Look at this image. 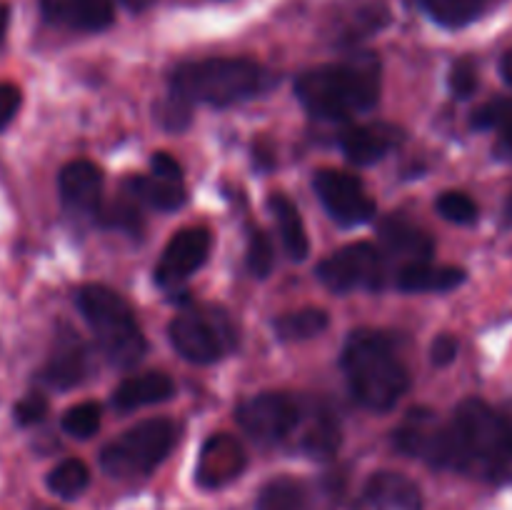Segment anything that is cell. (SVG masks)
Here are the masks:
<instances>
[{"instance_id": "obj_1", "label": "cell", "mask_w": 512, "mask_h": 510, "mask_svg": "<svg viewBox=\"0 0 512 510\" xmlns=\"http://www.w3.org/2000/svg\"><path fill=\"white\" fill-rule=\"evenodd\" d=\"M512 463V433L500 408L480 398H465L445 430L440 468L475 478H493Z\"/></svg>"}, {"instance_id": "obj_2", "label": "cell", "mask_w": 512, "mask_h": 510, "mask_svg": "<svg viewBox=\"0 0 512 510\" xmlns=\"http://www.w3.org/2000/svg\"><path fill=\"white\" fill-rule=\"evenodd\" d=\"M300 103L323 120H348L380 100V60L373 53L305 70L295 83Z\"/></svg>"}, {"instance_id": "obj_3", "label": "cell", "mask_w": 512, "mask_h": 510, "mask_svg": "<svg viewBox=\"0 0 512 510\" xmlns=\"http://www.w3.org/2000/svg\"><path fill=\"white\" fill-rule=\"evenodd\" d=\"M343 368L353 398L378 413L395 408L410 388V373L393 343L375 330H355L350 335L343 350Z\"/></svg>"}, {"instance_id": "obj_4", "label": "cell", "mask_w": 512, "mask_h": 510, "mask_svg": "<svg viewBox=\"0 0 512 510\" xmlns=\"http://www.w3.org/2000/svg\"><path fill=\"white\" fill-rule=\"evenodd\" d=\"M273 75L250 58L190 60L175 68L173 93L188 103L233 105L265 93Z\"/></svg>"}, {"instance_id": "obj_5", "label": "cell", "mask_w": 512, "mask_h": 510, "mask_svg": "<svg viewBox=\"0 0 512 510\" xmlns=\"http://www.w3.org/2000/svg\"><path fill=\"white\" fill-rule=\"evenodd\" d=\"M80 313L93 328L100 348L108 360L118 368H130L145 353V338L135 320L133 308L123 295L115 293L108 285L90 283L83 285L75 295Z\"/></svg>"}, {"instance_id": "obj_6", "label": "cell", "mask_w": 512, "mask_h": 510, "mask_svg": "<svg viewBox=\"0 0 512 510\" xmlns=\"http://www.w3.org/2000/svg\"><path fill=\"white\" fill-rule=\"evenodd\" d=\"M178 430L168 418H150L125 430L100 453V465L113 478H143L150 475L173 450Z\"/></svg>"}, {"instance_id": "obj_7", "label": "cell", "mask_w": 512, "mask_h": 510, "mask_svg": "<svg viewBox=\"0 0 512 510\" xmlns=\"http://www.w3.org/2000/svg\"><path fill=\"white\" fill-rule=\"evenodd\" d=\"M170 343L190 363H215L235 348V325L218 305H193L173 318Z\"/></svg>"}, {"instance_id": "obj_8", "label": "cell", "mask_w": 512, "mask_h": 510, "mask_svg": "<svg viewBox=\"0 0 512 510\" xmlns=\"http://www.w3.org/2000/svg\"><path fill=\"white\" fill-rule=\"evenodd\" d=\"M310 405L290 393H260L235 410L240 428L258 443H280L303 428Z\"/></svg>"}, {"instance_id": "obj_9", "label": "cell", "mask_w": 512, "mask_h": 510, "mask_svg": "<svg viewBox=\"0 0 512 510\" xmlns=\"http://www.w3.org/2000/svg\"><path fill=\"white\" fill-rule=\"evenodd\" d=\"M318 278L335 293L375 290L383 285L385 258L375 245L350 243L318 265Z\"/></svg>"}, {"instance_id": "obj_10", "label": "cell", "mask_w": 512, "mask_h": 510, "mask_svg": "<svg viewBox=\"0 0 512 510\" xmlns=\"http://www.w3.org/2000/svg\"><path fill=\"white\" fill-rule=\"evenodd\" d=\"M315 193L340 225L368 223L375 215V203L365 185L345 170L325 168L315 173Z\"/></svg>"}, {"instance_id": "obj_11", "label": "cell", "mask_w": 512, "mask_h": 510, "mask_svg": "<svg viewBox=\"0 0 512 510\" xmlns=\"http://www.w3.org/2000/svg\"><path fill=\"white\" fill-rule=\"evenodd\" d=\"M210 233L205 228H183L170 238L155 265V283L165 290L178 288L190 278L210 253Z\"/></svg>"}, {"instance_id": "obj_12", "label": "cell", "mask_w": 512, "mask_h": 510, "mask_svg": "<svg viewBox=\"0 0 512 510\" xmlns=\"http://www.w3.org/2000/svg\"><path fill=\"white\" fill-rule=\"evenodd\" d=\"M445 430L448 423H440L430 408H413L395 430V445L410 458L425 460L433 468L443 465Z\"/></svg>"}, {"instance_id": "obj_13", "label": "cell", "mask_w": 512, "mask_h": 510, "mask_svg": "<svg viewBox=\"0 0 512 510\" xmlns=\"http://www.w3.org/2000/svg\"><path fill=\"white\" fill-rule=\"evenodd\" d=\"M245 470V450L238 443V438L228 433L213 435V438L205 440L203 450L198 455V468H195V480L203 488L215 490L225 488L228 483H233L235 478H240V473Z\"/></svg>"}, {"instance_id": "obj_14", "label": "cell", "mask_w": 512, "mask_h": 510, "mask_svg": "<svg viewBox=\"0 0 512 510\" xmlns=\"http://www.w3.org/2000/svg\"><path fill=\"white\" fill-rule=\"evenodd\" d=\"M390 13L383 0H350L328 18V35L338 45H353L388 23Z\"/></svg>"}, {"instance_id": "obj_15", "label": "cell", "mask_w": 512, "mask_h": 510, "mask_svg": "<svg viewBox=\"0 0 512 510\" xmlns=\"http://www.w3.org/2000/svg\"><path fill=\"white\" fill-rule=\"evenodd\" d=\"M40 13L48 23L78 33H100L115 20L113 0H40Z\"/></svg>"}, {"instance_id": "obj_16", "label": "cell", "mask_w": 512, "mask_h": 510, "mask_svg": "<svg viewBox=\"0 0 512 510\" xmlns=\"http://www.w3.org/2000/svg\"><path fill=\"white\" fill-rule=\"evenodd\" d=\"M355 510H423V495L410 478L383 470L370 475Z\"/></svg>"}, {"instance_id": "obj_17", "label": "cell", "mask_w": 512, "mask_h": 510, "mask_svg": "<svg viewBox=\"0 0 512 510\" xmlns=\"http://www.w3.org/2000/svg\"><path fill=\"white\" fill-rule=\"evenodd\" d=\"M60 198L78 213H98L103 205V173L90 160H73L60 170Z\"/></svg>"}, {"instance_id": "obj_18", "label": "cell", "mask_w": 512, "mask_h": 510, "mask_svg": "<svg viewBox=\"0 0 512 510\" xmlns=\"http://www.w3.org/2000/svg\"><path fill=\"white\" fill-rule=\"evenodd\" d=\"M400 140H403V133L395 125L365 123L345 130L340 145H343V153L350 163L373 165L378 160H383L390 150L398 148Z\"/></svg>"}, {"instance_id": "obj_19", "label": "cell", "mask_w": 512, "mask_h": 510, "mask_svg": "<svg viewBox=\"0 0 512 510\" xmlns=\"http://www.w3.org/2000/svg\"><path fill=\"white\" fill-rule=\"evenodd\" d=\"M85 375H88V350H85L83 340L68 330L55 340L53 353L43 368V380L53 388L68 390L83 383Z\"/></svg>"}, {"instance_id": "obj_20", "label": "cell", "mask_w": 512, "mask_h": 510, "mask_svg": "<svg viewBox=\"0 0 512 510\" xmlns=\"http://www.w3.org/2000/svg\"><path fill=\"white\" fill-rule=\"evenodd\" d=\"M380 240H383V248L388 253V258H395L405 265L413 263H425L433 255V240L425 230H420L418 225H413L410 220L393 218L383 220L380 225Z\"/></svg>"}, {"instance_id": "obj_21", "label": "cell", "mask_w": 512, "mask_h": 510, "mask_svg": "<svg viewBox=\"0 0 512 510\" xmlns=\"http://www.w3.org/2000/svg\"><path fill=\"white\" fill-rule=\"evenodd\" d=\"M175 385L173 380L158 370H148V373H138L125 378L123 383L115 388L113 405L118 410H138L145 405L163 403V400L173 398Z\"/></svg>"}, {"instance_id": "obj_22", "label": "cell", "mask_w": 512, "mask_h": 510, "mask_svg": "<svg viewBox=\"0 0 512 510\" xmlns=\"http://www.w3.org/2000/svg\"><path fill=\"white\" fill-rule=\"evenodd\" d=\"M465 280V270L455 265L425 263L405 265L398 270V285L405 293H448Z\"/></svg>"}, {"instance_id": "obj_23", "label": "cell", "mask_w": 512, "mask_h": 510, "mask_svg": "<svg viewBox=\"0 0 512 510\" xmlns=\"http://www.w3.org/2000/svg\"><path fill=\"white\" fill-rule=\"evenodd\" d=\"M125 188L140 203L158 210H178L185 203V188L180 178H168L155 170L148 175H133L125 180Z\"/></svg>"}, {"instance_id": "obj_24", "label": "cell", "mask_w": 512, "mask_h": 510, "mask_svg": "<svg viewBox=\"0 0 512 510\" xmlns=\"http://www.w3.org/2000/svg\"><path fill=\"white\" fill-rule=\"evenodd\" d=\"M298 448L310 458L325 460L338 453L340 448V425L335 423L328 410L310 408L303 428L298 430Z\"/></svg>"}, {"instance_id": "obj_25", "label": "cell", "mask_w": 512, "mask_h": 510, "mask_svg": "<svg viewBox=\"0 0 512 510\" xmlns=\"http://www.w3.org/2000/svg\"><path fill=\"white\" fill-rule=\"evenodd\" d=\"M270 213H273L275 225H278V235L283 240L285 253L293 260H303L308 255V230H305L303 215L295 208V203L285 195H270Z\"/></svg>"}, {"instance_id": "obj_26", "label": "cell", "mask_w": 512, "mask_h": 510, "mask_svg": "<svg viewBox=\"0 0 512 510\" xmlns=\"http://www.w3.org/2000/svg\"><path fill=\"white\" fill-rule=\"evenodd\" d=\"M258 510H313V493L303 480L275 478L260 490Z\"/></svg>"}, {"instance_id": "obj_27", "label": "cell", "mask_w": 512, "mask_h": 510, "mask_svg": "<svg viewBox=\"0 0 512 510\" xmlns=\"http://www.w3.org/2000/svg\"><path fill=\"white\" fill-rule=\"evenodd\" d=\"M473 125L483 130H498L495 155L512 158V98H498L480 105L473 113Z\"/></svg>"}, {"instance_id": "obj_28", "label": "cell", "mask_w": 512, "mask_h": 510, "mask_svg": "<svg viewBox=\"0 0 512 510\" xmlns=\"http://www.w3.org/2000/svg\"><path fill=\"white\" fill-rule=\"evenodd\" d=\"M420 5L443 28H465L485 10V0H420Z\"/></svg>"}, {"instance_id": "obj_29", "label": "cell", "mask_w": 512, "mask_h": 510, "mask_svg": "<svg viewBox=\"0 0 512 510\" xmlns=\"http://www.w3.org/2000/svg\"><path fill=\"white\" fill-rule=\"evenodd\" d=\"M328 313L323 308H300L275 320V333L280 340H308L328 328Z\"/></svg>"}, {"instance_id": "obj_30", "label": "cell", "mask_w": 512, "mask_h": 510, "mask_svg": "<svg viewBox=\"0 0 512 510\" xmlns=\"http://www.w3.org/2000/svg\"><path fill=\"white\" fill-rule=\"evenodd\" d=\"M48 483V490L53 495L63 500H75L78 495H83L90 485V470L83 460L68 458L63 463L55 465L53 470L45 478Z\"/></svg>"}, {"instance_id": "obj_31", "label": "cell", "mask_w": 512, "mask_h": 510, "mask_svg": "<svg viewBox=\"0 0 512 510\" xmlns=\"http://www.w3.org/2000/svg\"><path fill=\"white\" fill-rule=\"evenodd\" d=\"M100 420H103V413H100V405L88 400V403H78L73 408L65 410L63 415V430L70 435V438H93L100 428Z\"/></svg>"}, {"instance_id": "obj_32", "label": "cell", "mask_w": 512, "mask_h": 510, "mask_svg": "<svg viewBox=\"0 0 512 510\" xmlns=\"http://www.w3.org/2000/svg\"><path fill=\"white\" fill-rule=\"evenodd\" d=\"M435 208L450 223L470 225L478 220V205H475V200L468 193H460V190H448V193L440 195Z\"/></svg>"}, {"instance_id": "obj_33", "label": "cell", "mask_w": 512, "mask_h": 510, "mask_svg": "<svg viewBox=\"0 0 512 510\" xmlns=\"http://www.w3.org/2000/svg\"><path fill=\"white\" fill-rule=\"evenodd\" d=\"M95 215L108 228H118L133 235H140V230H143V218H140L138 208L133 203H128V200H115V203L105 205V208L100 205V210Z\"/></svg>"}, {"instance_id": "obj_34", "label": "cell", "mask_w": 512, "mask_h": 510, "mask_svg": "<svg viewBox=\"0 0 512 510\" xmlns=\"http://www.w3.org/2000/svg\"><path fill=\"white\" fill-rule=\"evenodd\" d=\"M248 270L255 278H268L275 265V250L263 230L253 228L248 235Z\"/></svg>"}, {"instance_id": "obj_35", "label": "cell", "mask_w": 512, "mask_h": 510, "mask_svg": "<svg viewBox=\"0 0 512 510\" xmlns=\"http://www.w3.org/2000/svg\"><path fill=\"white\" fill-rule=\"evenodd\" d=\"M478 88V70H475L473 60L463 58L453 65L450 70V90H453L458 98H470Z\"/></svg>"}, {"instance_id": "obj_36", "label": "cell", "mask_w": 512, "mask_h": 510, "mask_svg": "<svg viewBox=\"0 0 512 510\" xmlns=\"http://www.w3.org/2000/svg\"><path fill=\"white\" fill-rule=\"evenodd\" d=\"M48 413V400L40 393H28L23 400H18L15 405V420L20 425H35L45 418Z\"/></svg>"}, {"instance_id": "obj_37", "label": "cell", "mask_w": 512, "mask_h": 510, "mask_svg": "<svg viewBox=\"0 0 512 510\" xmlns=\"http://www.w3.org/2000/svg\"><path fill=\"white\" fill-rule=\"evenodd\" d=\"M20 103H23V93L18 85L0 83V130L8 128L13 118L18 115Z\"/></svg>"}, {"instance_id": "obj_38", "label": "cell", "mask_w": 512, "mask_h": 510, "mask_svg": "<svg viewBox=\"0 0 512 510\" xmlns=\"http://www.w3.org/2000/svg\"><path fill=\"white\" fill-rule=\"evenodd\" d=\"M458 355V340L453 335H438L433 340V350H430V358H433L435 365H450Z\"/></svg>"}, {"instance_id": "obj_39", "label": "cell", "mask_w": 512, "mask_h": 510, "mask_svg": "<svg viewBox=\"0 0 512 510\" xmlns=\"http://www.w3.org/2000/svg\"><path fill=\"white\" fill-rule=\"evenodd\" d=\"M150 168L160 175H168V178H180L183 180V168H180L178 160L168 153H155L150 160Z\"/></svg>"}, {"instance_id": "obj_40", "label": "cell", "mask_w": 512, "mask_h": 510, "mask_svg": "<svg viewBox=\"0 0 512 510\" xmlns=\"http://www.w3.org/2000/svg\"><path fill=\"white\" fill-rule=\"evenodd\" d=\"M500 73H503L505 83L512 85V48L503 55V60H500Z\"/></svg>"}, {"instance_id": "obj_41", "label": "cell", "mask_w": 512, "mask_h": 510, "mask_svg": "<svg viewBox=\"0 0 512 510\" xmlns=\"http://www.w3.org/2000/svg\"><path fill=\"white\" fill-rule=\"evenodd\" d=\"M8 23H10V8H8V5H0V43H3L5 30H8Z\"/></svg>"}, {"instance_id": "obj_42", "label": "cell", "mask_w": 512, "mask_h": 510, "mask_svg": "<svg viewBox=\"0 0 512 510\" xmlns=\"http://www.w3.org/2000/svg\"><path fill=\"white\" fill-rule=\"evenodd\" d=\"M500 413H503L505 423H508V428H510V433H512V395H510L508 400H505V405H503V408H500Z\"/></svg>"}, {"instance_id": "obj_43", "label": "cell", "mask_w": 512, "mask_h": 510, "mask_svg": "<svg viewBox=\"0 0 512 510\" xmlns=\"http://www.w3.org/2000/svg\"><path fill=\"white\" fill-rule=\"evenodd\" d=\"M123 3L128 5L130 10H145L150 3H153V0H123Z\"/></svg>"}, {"instance_id": "obj_44", "label": "cell", "mask_w": 512, "mask_h": 510, "mask_svg": "<svg viewBox=\"0 0 512 510\" xmlns=\"http://www.w3.org/2000/svg\"><path fill=\"white\" fill-rule=\"evenodd\" d=\"M505 220H508V225H512V195L508 198V205H505Z\"/></svg>"}]
</instances>
